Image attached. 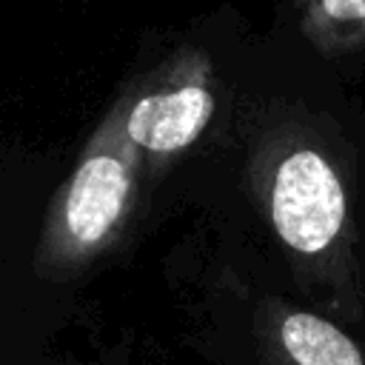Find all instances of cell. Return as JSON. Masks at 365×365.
Wrapping results in <instances>:
<instances>
[{
    "instance_id": "7a4b0ae2",
    "label": "cell",
    "mask_w": 365,
    "mask_h": 365,
    "mask_svg": "<svg viewBox=\"0 0 365 365\" xmlns=\"http://www.w3.org/2000/svg\"><path fill=\"white\" fill-rule=\"evenodd\" d=\"M131 94H123L94 128L71 177L51 200L34 248L40 279L66 282L86 274L137 217L140 202V148L128 137Z\"/></svg>"
},
{
    "instance_id": "6da1fadb",
    "label": "cell",
    "mask_w": 365,
    "mask_h": 365,
    "mask_svg": "<svg viewBox=\"0 0 365 365\" xmlns=\"http://www.w3.org/2000/svg\"><path fill=\"white\" fill-rule=\"evenodd\" d=\"M248 177L299 288L325 317L359 322L356 220L348 177L328 140L294 117L274 123L251 151Z\"/></svg>"
},
{
    "instance_id": "277c9868",
    "label": "cell",
    "mask_w": 365,
    "mask_h": 365,
    "mask_svg": "<svg viewBox=\"0 0 365 365\" xmlns=\"http://www.w3.org/2000/svg\"><path fill=\"white\" fill-rule=\"evenodd\" d=\"M265 365H365L359 342L331 317L268 297L254 314Z\"/></svg>"
},
{
    "instance_id": "3957f363",
    "label": "cell",
    "mask_w": 365,
    "mask_h": 365,
    "mask_svg": "<svg viewBox=\"0 0 365 365\" xmlns=\"http://www.w3.org/2000/svg\"><path fill=\"white\" fill-rule=\"evenodd\" d=\"M214 117V86L208 60L200 51H180L163 77L131 94L128 137L151 157H171L188 148Z\"/></svg>"
},
{
    "instance_id": "5b68a950",
    "label": "cell",
    "mask_w": 365,
    "mask_h": 365,
    "mask_svg": "<svg viewBox=\"0 0 365 365\" xmlns=\"http://www.w3.org/2000/svg\"><path fill=\"white\" fill-rule=\"evenodd\" d=\"M294 9L302 34L325 57L365 46V0H294Z\"/></svg>"
}]
</instances>
